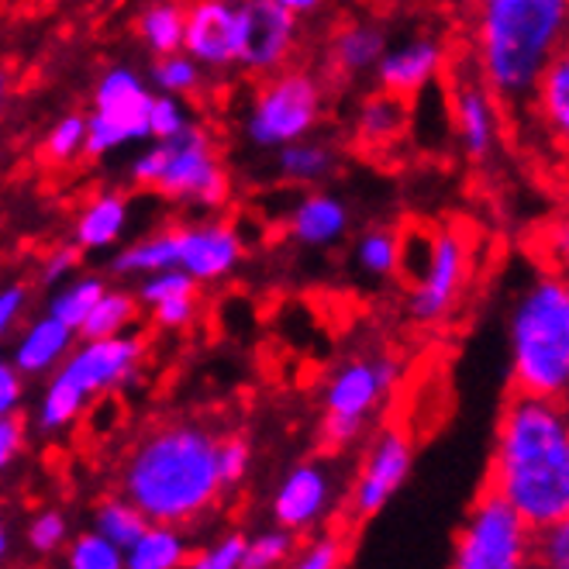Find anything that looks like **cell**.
Returning a JSON list of instances; mask_svg holds the SVG:
<instances>
[{"instance_id":"6da1fadb","label":"cell","mask_w":569,"mask_h":569,"mask_svg":"<svg viewBox=\"0 0 569 569\" xmlns=\"http://www.w3.org/2000/svg\"><path fill=\"white\" fill-rule=\"evenodd\" d=\"M490 490L542 528L569 518V418L562 400L515 393L497 421Z\"/></svg>"},{"instance_id":"7a4b0ae2","label":"cell","mask_w":569,"mask_h":569,"mask_svg":"<svg viewBox=\"0 0 569 569\" xmlns=\"http://www.w3.org/2000/svg\"><path fill=\"white\" fill-rule=\"evenodd\" d=\"M221 435L204 421H166L131 446L121 466V493L149 521L193 525L218 508Z\"/></svg>"},{"instance_id":"3957f363","label":"cell","mask_w":569,"mask_h":569,"mask_svg":"<svg viewBox=\"0 0 569 569\" xmlns=\"http://www.w3.org/2000/svg\"><path fill=\"white\" fill-rule=\"evenodd\" d=\"M569 0H480L473 52L487 90L525 108L546 66L566 46Z\"/></svg>"},{"instance_id":"277c9868","label":"cell","mask_w":569,"mask_h":569,"mask_svg":"<svg viewBox=\"0 0 569 569\" xmlns=\"http://www.w3.org/2000/svg\"><path fill=\"white\" fill-rule=\"evenodd\" d=\"M515 393L562 400L569 390V287L562 273H539L511 308Z\"/></svg>"},{"instance_id":"5b68a950","label":"cell","mask_w":569,"mask_h":569,"mask_svg":"<svg viewBox=\"0 0 569 569\" xmlns=\"http://www.w3.org/2000/svg\"><path fill=\"white\" fill-rule=\"evenodd\" d=\"M142 362L146 342L131 331L108 335V339H83L49 373L36 408V428L42 435H59L77 425L97 397H108L136 380Z\"/></svg>"},{"instance_id":"8992f818","label":"cell","mask_w":569,"mask_h":569,"mask_svg":"<svg viewBox=\"0 0 569 569\" xmlns=\"http://www.w3.org/2000/svg\"><path fill=\"white\" fill-rule=\"evenodd\" d=\"M131 183L197 211H218L231 197V173L218 142L197 121L173 139H149L131 159Z\"/></svg>"},{"instance_id":"52a82bcc","label":"cell","mask_w":569,"mask_h":569,"mask_svg":"<svg viewBox=\"0 0 569 569\" xmlns=\"http://www.w3.org/2000/svg\"><path fill=\"white\" fill-rule=\"evenodd\" d=\"M400 383L393 356H356L331 373L321 393V446L325 452L349 449Z\"/></svg>"},{"instance_id":"ba28073f","label":"cell","mask_w":569,"mask_h":569,"mask_svg":"<svg viewBox=\"0 0 569 569\" xmlns=\"http://www.w3.org/2000/svg\"><path fill=\"white\" fill-rule=\"evenodd\" d=\"M325 118V83L300 66L262 77L259 90L246 114V139L262 149L277 152L287 142L315 136V128Z\"/></svg>"},{"instance_id":"9c48e42d","label":"cell","mask_w":569,"mask_h":569,"mask_svg":"<svg viewBox=\"0 0 569 569\" xmlns=\"http://www.w3.org/2000/svg\"><path fill=\"white\" fill-rule=\"evenodd\" d=\"M152 83L131 70V66H111L100 73L90 114L87 118V146L83 156L104 159L128 146L149 142V104H152Z\"/></svg>"},{"instance_id":"30bf717a","label":"cell","mask_w":569,"mask_h":569,"mask_svg":"<svg viewBox=\"0 0 569 569\" xmlns=\"http://www.w3.org/2000/svg\"><path fill=\"white\" fill-rule=\"evenodd\" d=\"M473 277V246L462 228H435L421 236V262L408 293V315L418 325H442L470 287Z\"/></svg>"},{"instance_id":"8fae6325","label":"cell","mask_w":569,"mask_h":569,"mask_svg":"<svg viewBox=\"0 0 569 569\" xmlns=\"http://www.w3.org/2000/svg\"><path fill=\"white\" fill-rule=\"evenodd\" d=\"M456 569H525L531 566V528L497 490H483L456 535Z\"/></svg>"},{"instance_id":"7c38bea8","label":"cell","mask_w":569,"mask_h":569,"mask_svg":"<svg viewBox=\"0 0 569 569\" xmlns=\"http://www.w3.org/2000/svg\"><path fill=\"white\" fill-rule=\"evenodd\" d=\"M300 46V24L277 0H252L236 8V70L270 77L290 66Z\"/></svg>"},{"instance_id":"4fadbf2b","label":"cell","mask_w":569,"mask_h":569,"mask_svg":"<svg viewBox=\"0 0 569 569\" xmlns=\"http://www.w3.org/2000/svg\"><path fill=\"white\" fill-rule=\"evenodd\" d=\"M415 470V442L408 431L400 428H387L377 435V442L370 446L362 459V470L352 483L349 493V511L356 521H370L377 518L390 500L397 497V490L408 483Z\"/></svg>"},{"instance_id":"5bb4252c","label":"cell","mask_w":569,"mask_h":569,"mask_svg":"<svg viewBox=\"0 0 569 569\" xmlns=\"http://www.w3.org/2000/svg\"><path fill=\"white\" fill-rule=\"evenodd\" d=\"M246 259V239L228 221L177 224V266L200 287L221 283L239 270Z\"/></svg>"},{"instance_id":"9a60e30c","label":"cell","mask_w":569,"mask_h":569,"mask_svg":"<svg viewBox=\"0 0 569 569\" xmlns=\"http://www.w3.org/2000/svg\"><path fill=\"white\" fill-rule=\"evenodd\" d=\"M331 505H335L331 473L321 462H297L280 480L270 515H273V525H280L293 535H308L328 518Z\"/></svg>"},{"instance_id":"2e32d148","label":"cell","mask_w":569,"mask_h":569,"mask_svg":"<svg viewBox=\"0 0 569 569\" xmlns=\"http://www.w3.org/2000/svg\"><path fill=\"white\" fill-rule=\"evenodd\" d=\"M180 52H187L204 73L236 70V8L224 0H193L183 11Z\"/></svg>"},{"instance_id":"e0dca14e","label":"cell","mask_w":569,"mask_h":569,"mask_svg":"<svg viewBox=\"0 0 569 569\" xmlns=\"http://www.w3.org/2000/svg\"><path fill=\"white\" fill-rule=\"evenodd\" d=\"M446 70V46L431 36H415L400 46H387L373 66L380 90H390L405 100L421 97Z\"/></svg>"},{"instance_id":"ac0fdd59","label":"cell","mask_w":569,"mask_h":569,"mask_svg":"<svg viewBox=\"0 0 569 569\" xmlns=\"http://www.w3.org/2000/svg\"><path fill=\"white\" fill-rule=\"evenodd\" d=\"M452 124L459 149L470 162H487L500 146V100L487 90V83L462 80L452 93Z\"/></svg>"},{"instance_id":"d6986e66","label":"cell","mask_w":569,"mask_h":569,"mask_svg":"<svg viewBox=\"0 0 569 569\" xmlns=\"http://www.w3.org/2000/svg\"><path fill=\"white\" fill-rule=\"evenodd\" d=\"M352 228V214H349V204L342 197L335 193H325V190H315V193H305L293 204L290 218H287V231L297 246L305 249H331L339 246Z\"/></svg>"},{"instance_id":"ffe728a7","label":"cell","mask_w":569,"mask_h":569,"mask_svg":"<svg viewBox=\"0 0 569 569\" xmlns=\"http://www.w3.org/2000/svg\"><path fill=\"white\" fill-rule=\"evenodd\" d=\"M73 346H77V331L46 311L42 318H36L21 331V339L11 352V362H14V370L28 380L49 377Z\"/></svg>"},{"instance_id":"44dd1931","label":"cell","mask_w":569,"mask_h":569,"mask_svg":"<svg viewBox=\"0 0 569 569\" xmlns=\"http://www.w3.org/2000/svg\"><path fill=\"white\" fill-rule=\"evenodd\" d=\"M131 221V204L121 190H100L93 193L87 204L77 214L73 224V246L87 256V252H104L114 249L121 242V236L128 231Z\"/></svg>"},{"instance_id":"7402d4cb","label":"cell","mask_w":569,"mask_h":569,"mask_svg":"<svg viewBox=\"0 0 569 569\" xmlns=\"http://www.w3.org/2000/svg\"><path fill=\"white\" fill-rule=\"evenodd\" d=\"M408 121H411V100L390 90H373L370 97H362L352 121V136L362 149H387L405 136Z\"/></svg>"},{"instance_id":"603a6c76","label":"cell","mask_w":569,"mask_h":569,"mask_svg":"<svg viewBox=\"0 0 569 569\" xmlns=\"http://www.w3.org/2000/svg\"><path fill=\"white\" fill-rule=\"evenodd\" d=\"M387 31L373 21H349L335 31V39L328 46V62L339 77H362L373 73L377 59L387 49Z\"/></svg>"},{"instance_id":"cb8c5ba5","label":"cell","mask_w":569,"mask_h":569,"mask_svg":"<svg viewBox=\"0 0 569 569\" xmlns=\"http://www.w3.org/2000/svg\"><path fill=\"white\" fill-rule=\"evenodd\" d=\"M190 556L193 549L180 525L149 521L139 539L124 549V566L128 569H183Z\"/></svg>"},{"instance_id":"d4e9b609","label":"cell","mask_w":569,"mask_h":569,"mask_svg":"<svg viewBox=\"0 0 569 569\" xmlns=\"http://www.w3.org/2000/svg\"><path fill=\"white\" fill-rule=\"evenodd\" d=\"M339 170V156L328 142L318 139H297L277 149V173L290 187H318Z\"/></svg>"},{"instance_id":"484cf974","label":"cell","mask_w":569,"mask_h":569,"mask_svg":"<svg viewBox=\"0 0 569 569\" xmlns=\"http://www.w3.org/2000/svg\"><path fill=\"white\" fill-rule=\"evenodd\" d=\"M528 104H535L539 121L549 136L559 146H566V139H569V56H566V49L546 66V73L539 77V83H535V93Z\"/></svg>"},{"instance_id":"4316f807","label":"cell","mask_w":569,"mask_h":569,"mask_svg":"<svg viewBox=\"0 0 569 569\" xmlns=\"http://www.w3.org/2000/svg\"><path fill=\"white\" fill-rule=\"evenodd\" d=\"M170 266H177V224L156 228L131 246L118 249L111 259V273L128 280V277H149L159 270H170Z\"/></svg>"},{"instance_id":"83f0119b","label":"cell","mask_w":569,"mask_h":569,"mask_svg":"<svg viewBox=\"0 0 569 569\" xmlns=\"http://www.w3.org/2000/svg\"><path fill=\"white\" fill-rule=\"evenodd\" d=\"M183 4L180 0H146L136 14V36L152 56H170L183 42Z\"/></svg>"},{"instance_id":"f1b7e54d","label":"cell","mask_w":569,"mask_h":569,"mask_svg":"<svg viewBox=\"0 0 569 569\" xmlns=\"http://www.w3.org/2000/svg\"><path fill=\"white\" fill-rule=\"evenodd\" d=\"M139 311H142V305H139L136 293H128L121 287H104V293L93 300V308L83 318L77 335H83V339H108V335H124L128 328H136Z\"/></svg>"},{"instance_id":"f546056e","label":"cell","mask_w":569,"mask_h":569,"mask_svg":"<svg viewBox=\"0 0 569 569\" xmlns=\"http://www.w3.org/2000/svg\"><path fill=\"white\" fill-rule=\"evenodd\" d=\"M400 256H405V242L393 228H370L362 231L356 242V270H362L370 280H390L400 273Z\"/></svg>"},{"instance_id":"4dcf8cb0","label":"cell","mask_w":569,"mask_h":569,"mask_svg":"<svg viewBox=\"0 0 569 569\" xmlns=\"http://www.w3.org/2000/svg\"><path fill=\"white\" fill-rule=\"evenodd\" d=\"M149 525V518L131 505L124 493H114V497H104L100 505L93 508V528L111 539L121 552L139 539L142 528Z\"/></svg>"},{"instance_id":"1f68e13d","label":"cell","mask_w":569,"mask_h":569,"mask_svg":"<svg viewBox=\"0 0 569 569\" xmlns=\"http://www.w3.org/2000/svg\"><path fill=\"white\" fill-rule=\"evenodd\" d=\"M104 280L100 277H70V280H62L59 287H56V293H52V300H49V315L52 318H59L62 325H70L73 331H80V325H83V318L90 315V308H93V300L104 293Z\"/></svg>"},{"instance_id":"d6a6232c","label":"cell","mask_w":569,"mask_h":569,"mask_svg":"<svg viewBox=\"0 0 569 569\" xmlns=\"http://www.w3.org/2000/svg\"><path fill=\"white\" fill-rule=\"evenodd\" d=\"M149 83L159 93H173V97H193L200 87H204V70L187 56V52H170V56H156L152 70H149Z\"/></svg>"},{"instance_id":"836d02e7","label":"cell","mask_w":569,"mask_h":569,"mask_svg":"<svg viewBox=\"0 0 569 569\" xmlns=\"http://www.w3.org/2000/svg\"><path fill=\"white\" fill-rule=\"evenodd\" d=\"M62 556H66V566L70 569H121L124 566V552L111 539H104L97 528L70 535Z\"/></svg>"},{"instance_id":"e575fe53","label":"cell","mask_w":569,"mask_h":569,"mask_svg":"<svg viewBox=\"0 0 569 569\" xmlns=\"http://www.w3.org/2000/svg\"><path fill=\"white\" fill-rule=\"evenodd\" d=\"M297 552V535L287 528H266L246 542V559L242 569H277V566H290Z\"/></svg>"},{"instance_id":"d590c367","label":"cell","mask_w":569,"mask_h":569,"mask_svg":"<svg viewBox=\"0 0 569 569\" xmlns=\"http://www.w3.org/2000/svg\"><path fill=\"white\" fill-rule=\"evenodd\" d=\"M83 146H87V118L77 111L56 118L42 139V152L52 166L77 162L83 156Z\"/></svg>"},{"instance_id":"8d00e7d4","label":"cell","mask_w":569,"mask_h":569,"mask_svg":"<svg viewBox=\"0 0 569 569\" xmlns=\"http://www.w3.org/2000/svg\"><path fill=\"white\" fill-rule=\"evenodd\" d=\"M311 535V531H308ZM349 559V542L342 531H315L311 539L293 552V566L297 569H339Z\"/></svg>"},{"instance_id":"74e56055","label":"cell","mask_w":569,"mask_h":569,"mask_svg":"<svg viewBox=\"0 0 569 569\" xmlns=\"http://www.w3.org/2000/svg\"><path fill=\"white\" fill-rule=\"evenodd\" d=\"M24 539H28V549L39 559H52L66 549V542H70V518L56 508H46L28 521Z\"/></svg>"},{"instance_id":"f35d334b","label":"cell","mask_w":569,"mask_h":569,"mask_svg":"<svg viewBox=\"0 0 569 569\" xmlns=\"http://www.w3.org/2000/svg\"><path fill=\"white\" fill-rule=\"evenodd\" d=\"M531 566H546V569L569 566V518L531 528Z\"/></svg>"},{"instance_id":"ab89813d","label":"cell","mask_w":569,"mask_h":569,"mask_svg":"<svg viewBox=\"0 0 569 569\" xmlns=\"http://www.w3.org/2000/svg\"><path fill=\"white\" fill-rule=\"evenodd\" d=\"M193 118L183 104V97L173 93H152V104H149V139H173L180 136L183 128H190Z\"/></svg>"},{"instance_id":"60d3db41","label":"cell","mask_w":569,"mask_h":569,"mask_svg":"<svg viewBox=\"0 0 569 569\" xmlns=\"http://www.w3.org/2000/svg\"><path fill=\"white\" fill-rule=\"evenodd\" d=\"M183 293H200V283L190 273H183L180 266H170V270H159V273L142 277L136 297H139L142 308H152V305H159V300L183 297Z\"/></svg>"},{"instance_id":"b9f144b4","label":"cell","mask_w":569,"mask_h":569,"mask_svg":"<svg viewBox=\"0 0 569 569\" xmlns=\"http://www.w3.org/2000/svg\"><path fill=\"white\" fill-rule=\"evenodd\" d=\"M246 535L242 531H224L221 539H214L211 546L197 549V556H190V569H242L246 559Z\"/></svg>"},{"instance_id":"7bdbcfd3","label":"cell","mask_w":569,"mask_h":569,"mask_svg":"<svg viewBox=\"0 0 569 569\" xmlns=\"http://www.w3.org/2000/svg\"><path fill=\"white\" fill-rule=\"evenodd\" d=\"M252 470V446L242 439V435H228V439L218 442V473L224 490H236Z\"/></svg>"},{"instance_id":"ee69618b","label":"cell","mask_w":569,"mask_h":569,"mask_svg":"<svg viewBox=\"0 0 569 569\" xmlns=\"http://www.w3.org/2000/svg\"><path fill=\"white\" fill-rule=\"evenodd\" d=\"M197 308H200V293H183V297L159 300V305H152L149 311H152V321L159 331H183L193 325Z\"/></svg>"},{"instance_id":"f6af8a7d","label":"cell","mask_w":569,"mask_h":569,"mask_svg":"<svg viewBox=\"0 0 569 569\" xmlns=\"http://www.w3.org/2000/svg\"><path fill=\"white\" fill-rule=\"evenodd\" d=\"M24 446H28V421L18 411L0 418V473H8L24 456Z\"/></svg>"},{"instance_id":"bcb514c9","label":"cell","mask_w":569,"mask_h":569,"mask_svg":"<svg viewBox=\"0 0 569 569\" xmlns=\"http://www.w3.org/2000/svg\"><path fill=\"white\" fill-rule=\"evenodd\" d=\"M80 266H83V252L73 246V242H66V246H56L46 262H42V283L46 287H59L62 280H70L80 273Z\"/></svg>"},{"instance_id":"7dc6e473","label":"cell","mask_w":569,"mask_h":569,"mask_svg":"<svg viewBox=\"0 0 569 569\" xmlns=\"http://www.w3.org/2000/svg\"><path fill=\"white\" fill-rule=\"evenodd\" d=\"M24 311H28V287L24 283L0 287V342L11 339V331L21 325Z\"/></svg>"},{"instance_id":"c3c4849f","label":"cell","mask_w":569,"mask_h":569,"mask_svg":"<svg viewBox=\"0 0 569 569\" xmlns=\"http://www.w3.org/2000/svg\"><path fill=\"white\" fill-rule=\"evenodd\" d=\"M24 400V377L14 370L11 359H0V418L21 411Z\"/></svg>"},{"instance_id":"681fc988","label":"cell","mask_w":569,"mask_h":569,"mask_svg":"<svg viewBox=\"0 0 569 569\" xmlns=\"http://www.w3.org/2000/svg\"><path fill=\"white\" fill-rule=\"evenodd\" d=\"M277 4H280L283 11H290V14L300 21V18H311V14H318V11L325 8V0H277Z\"/></svg>"},{"instance_id":"f907efd6","label":"cell","mask_w":569,"mask_h":569,"mask_svg":"<svg viewBox=\"0 0 569 569\" xmlns=\"http://www.w3.org/2000/svg\"><path fill=\"white\" fill-rule=\"evenodd\" d=\"M11 93H14V80H11V73H8V66L0 62V118H4V111H8V104H11Z\"/></svg>"},{"instance_id":"816d5d0a","label":"cell","mask_w":569,"mask_h":569,"mask_svg":"<svg viewBox=\"0 0 569 569\" xmlns=\"http://www.w3.org/2000/svg\"><path fill=\"white\" fill-rule=\"evenodd\" d=\"M8 556H11V528L4 518H0V562H4Z\"/></svg>"},{"instance_id":"f5cc1de1","label":"cell","mask_w":569,"mask_h":569,"mask_svg":"<svg viewBox=\"0 0 569 569\" xmlns=\"http://www.w3.org/2000/svg\"><path fill=\"white\" fill-rule=\"evenodd\" d=\"M224 4H231V8H242V4H252V0H224Z\"/></svg>"},{"instance_id":"db71d44e","label":"cell","mask_w":569,"mask_h":569,"mask_svg":"<svg viewBox=\"0 0 569 569\" xmlns=\"http://www.w3.org/2000/svg\"><path fill=\"white\" fill-rule=\"evenodd\" d=\"M4 4H11V0H0V8H4Z\"/></svg>"}]
</instances>
